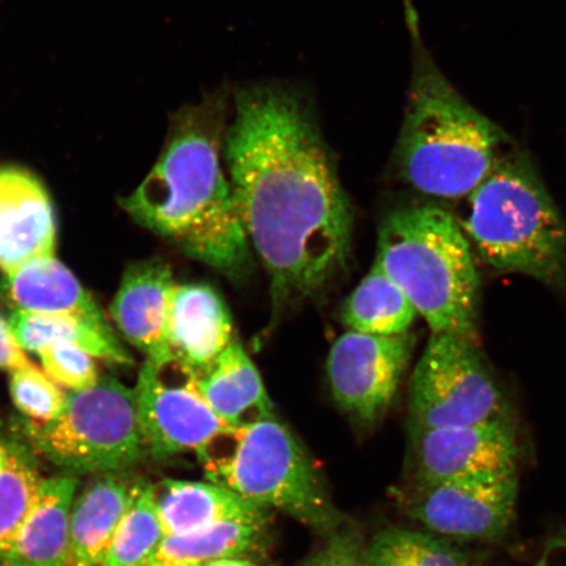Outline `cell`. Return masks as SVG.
<instances>
[{"instance_id": "obj_21", "label": "cell", "mask_w": 566, "mask_h": 566, "mask_svg": "<svg viewBox=\"0 0 566 566\" xmlns=\"http://www.w3.org/2000/svg\"><path fill=\"white\" fill-rule=\"evenodd\" d=\"M417 315L412 302L377 260L342 310V321L349 331L375 336L408 334Z\"/></svg>"}, {"instance_id": "obj_26", "label": "cell", "mask_w": 566, "mask_h": 566, "mask_svg": "<svg viewBox=\"0 0 566 566\" xmlns=\"http://www.w3.org/2000/svg\"><path fill=\"white\" fill-rule=\"evenodd\" d=\"M41 481L31 459L15 449L9 465L0 471V554L30 513Z\"/></svg>"}, {"instance_id": "obj_10", "label": "cell", "mask_w": 566, "mask_h": 566, "mask_svg": "<svg viewBox=\"0 0 566 566\" xmlns=\"http://www.w3.org/2000/svg\"><path fill=\"white\" fill-rule=\"evenodd\" d=\"M518 493V472L442 481L417 490L409 515L449 541L497 542L513 525Z\"/></svg>"}, {"instance_id": "obj_16", "label": "cell", "mask_w": 566, "mask_h": 566, "mask_svg": "<svg viewBox=\"0 0 566 566\" xmlns=\"http://www.w3.org/2000/svg\"><path fill=\"white\" fill-rule=\"evenodd\" d=\"M145 486L124 472L90 481L71 509L67 566H102L119 523Z\"/></svg>"}, {"instance_id": "obj_17", "label": "cell", "mask_w": 566, "mask_h": 566, "mask_svg": "<svg viewBox=\"0 0 566 566\" xmlns=\"http://www.w3.org/2000/svg\"><path fill=\"white\" fill-rule=\"evenodd\" d=\"M74 475L42 478L38 497L0 554V562L15 566H67L70 520L76 497Z\"/></svg>"}, {"instance_id": "obj_3", "label": "cell", "mask_w": 566, "mask_h": 566, "mask_svg": "<svg viewBox=\"0 0 566 566\" xmlns=\"http://www.w3.org/2000/svg\"><path fill=\"white\" fill-rule=\"evenodd\" d=\"M412 71L395 165L402 180L446 200L469 197L514 142L467 102L424 46L419 15L406 2Z\"/></svg>"}, {"instance_id": "obj_8", "label": "cell", "mask_w": 566, "mask_h": 566, "mask_svg": "<svg viewBox=\"0 0 566 566\" xmlns=\"http://www.w3.org/2000/svg\"><path fill=\"white\" fill-rule=\"evenodd\" d=\"M410 430L460 428L509 417L479 345L431 334L409 384Z\"/></svg>"}, {"instance_id": "obj_12", "label": "cell", "mask_w": 566, "mask_h": 566, "mask_svg": "<svg viewBox=\"0 0 566 566\" xmlns=\"http://www.w3.org/2000/svg\"><path fill=\"white\" fill-rule=\"evenodd\" d=\"M410 444L417 490L518 472V436L509 417L469 427L410 430Z\"/></svg>"}, {"instance_id": "obj_32", "label": "cell", "mask_w": 566, "mask_h": 566, "mask_svg": "<svg viewBox=\"0 0 566 566\" xmlns=\"http://www.w3.org/2000/svg\"><path fill=\"white\" fill-rule=\"evenodd\" d=\"M205 566H272V565L259 564V563L250 560V558H245V557H231V558H223V560L212 562Z\"/></svg>"}, {"instance_id": "obj_14", "label": "cell", "mask_w": 566, "mask_h": 566, "mask_svg": "<svg viewBox=\"0 0 566 566\" xmlns=\"http://www.w3.org/2000/svg\"><path fill=\"white\" fill-rule=\"evenodd\" d=\"M175 286L172 269L165 261H142L127 269L112 302L118 331L146 357L171 354L168 316Z\"/></svg>"}, {"instance_id": "obj_22", "label": "cell", "mask_w": 566, "mask_h": 566, "mask_svg": "<svg viewBox=\"0 0 566 566\" xmlns=\"http://www.w3.org/2000/svg\"><path fill=\"white\" fill-rule=\"evenodd\" d=\"M21 348L35 353L42 346L65 342L80 346L95 358L132 365L133 358L119 344L108 323L66 315H39L13 311L9 321Z\"/></svg>"}, {"instance_id": "obj_20", "label": "cell", "mask_w": 566, "mask_h": 566, "mask_svg": "<svg viewBox=\"0 0 566 566\" xmlns=\"http://www.w3.org/2000/svg\"><path fill=\"white\" fill-rule=\"evenodd\" d=\"M6 295L15 311L66 315L106 323L97 303L55 256L30 261L6 275Z\"/></svg>"}, {"instance_id": "obj_23", "label": "cell", "mask_w": 566, "mask_h": 566, "mask_svg": "<svg viewBox=\"0 0 566 566\" xmlns=\"http://www.w3.org/2000/svg\"><path fill=\"white\" fill-rule=\"evenodd\" d=\"M266 523H224L193 533L166 535L144 566L205 565L243 557L256 548Z\"/></svg>"}, {"instance_id": "obj_11", "label": "cell", "mask_w": 566, "mask_h": 566, "mask_svg": "<svg viewBox=\"0 0 566 566\" xmlns=\"http://www.w3.org/2000/svg\"><path fill=\"white\" fill-rule=\"evenodd\" d=\"M412 335L375 336L349 331L329 352L331 391L358 420L377 422L391 407L413 352Z\"/></svg>"}, {"instance_id": "obj_25", "label": "cell", "mask_w": 566, "mask_h": 566, "mask_svg": "<svg viewBox=\"0 0 566 566\" xmlns=\"http://www.w3.org/2000/svg\"><path fill=\"white\" fill-rule=\"evenodd\" d=\"M165 536L154 485H146L119 523L102 566H144Z\"/></svg>"}, {"instance_id": "obj_1", "label": "cell", "mask_w": 566, "mask_h": 566, "mask_svg": "<svg viewBox=\"0 0 566 566\" xmlns=\"http://www.w3.org/2000/svg\"><path fill=\"white\" fill-rule=\"evenodd\" d=\"M223 158L275 307L307 298L348 261L353 212L313 103L293 84L232 94Z\"/></svg>"}, {"instance_id": "obj_24", "label": "cell", "mask_w": 566, "mask_h": 566, "mask_svg": "<svg viewBox=\"0 0 566 566\" xmlns=\"http://www.w3.org/2000/svg\"><path fill=\"white\" fill-rule=\"evenodd\" d=\"M363 566H473L446 537L406 528L381 531L360 554Z\"/></svg>"}, {"instance_id": "obj_4", "label": "cell", "mask_w": 566, "mask_h": 566, "mask_svg": "<svg viewBox=\"0 0 566 566\" xmlns=\"http://www.w3.org/2000/svg\"><path fill=\"white\" fill-rule=\"evenodd\" d=\"M467 200L459 224L488 265L566 294V222L527 153L514 146Z\"/></svg>"}, {"instance_id": "obj_30", "label": "cell", "mask_w": 566, "mask_h": 566, "mask_svg": "<svg viewBox=\"0 0 566 566\" xmlns=\"http://www.w3.org/2000/svg\"><path fill=\"white\" fill-rule=\"evenodd\" d=\"M39 369L12 334L9 322L0 315V370L10 373Z\"/></svg>"}, {"instance_id": "obj_5", "label": "cell", "mask_w": 566, "mask_h": 566, "mask_svg": "<svg viewBox=\"0 0 566 566\" xmlns=\"http://www.w3.org/2000/svg\"><path fill=\"white\" fill-rule=\"evenodd\" d=\"M377 261L431 334L478 343L481 282L470 240L449 211L430 205L392 211L379 229Z\"/></svg>"}, {"instance_id": "obj_35", "label": "cell", "mask_w": 566, "mask_h": 566, "mask_svg": "<svg viewBox=\"0 0 566 566\" xmlns=\"http://www.w3.org/2000/svg\"><path fill=\"white\" fill-rule=\"evenodd\" d=\"M207 565V564H205ZM205 565H179V566H205Z\"/></svg>"}, {"instance_id": "obj_7", "label": "cell", "mask_w": 566, "mask_h": 566, "mask_svg": "<svg viewBox=\"0 0 566 566\" xmlns=\"http://www.w3.org/2000/svg\"><path fill=\"white\" fill-rule=\"evenodd\" d=\"M28 430L35 450L74 476L126 472L147 452L136 391L111 377L67 392L54 421L30 422Z\"/></svg>"}, {"instance_id": "obj_13", "label": "cell", "mask_w": 566, "mask_h": 566, "mask_svg": "<svg viewBox=\"0 0 566 566\" xmlns=\"http://www.w3.org/2000/svg\"><path fill=\"white\" fill-rule=\"evenodd\" d=\"M55 217L46 189L24 169L0 168V271L54 256Z\"/></svg>"}, {"instance_id": "obj_34", "label": "cell", "mask_w": 566, "mask_h": 566, "mask_svg": "<svg viewBox=\"0 0 566 566\" xmlns=\"http://www.w3.org/2000/svg\"><path fill=\"white\" fill-rule=\"evenodd\" d=\"M0 566H15V565H11V564H7V563L0 562Z\"/></svg>"}, {"instance_id": "obj_9", "label": "cell", "mask_w": 566, "mask_h": 566, "mask_svg": "<svg viewBox=\"0 0 566 566\" xmlns=\"http://www.w3.org/2000/svg\"><path fill=\"white\" fill-rule=\"evenodd\" d=\"M134 391L146 449L155 457L197 452L230 428L198 391L196 370L172 353L147 357Z\"/></svg>"}, {"instance_id": "obj_29", "label": "cell", "mask_w": 566, "mask_h": 566, "mask_svg": "<svg viewBox=\"0 0 566 566\" xmlns=\"http://www.w3.org/2000/svg\"><path fill=\"white\" fill-rule=\"evenodd\" d=\"M357 543L349 536H335L310 558L306 566H363Z\"/></svg>"}, {"instance_id": "obj_18", "label": "cell", "mask_w": 566, "mask_h": 566, "mask_svg": "<svg viewBox=\"0 0 566 566\" xmlns=\"http://www.w3.org/2000/svg\"><path fill=\"white\" fill-rule=\"evenodd\" d=\"M155 502L165 535L193 531L233 522L266 523L268 511L216 483L172 480L154 485Z\"/></svg>"}, {"instance_id": "obj_28", "label": "cell", "mask_w": 566, "mask_h": 566, "mask_svg": "<svg viewBox=\"0 0 566 566\" xmlns=\"http://www.w3.org/2000/svg\"><path fill=\"white\" fill-rule=\"evenodd\" d=\"M42 370L67 392L83 391L101 379L94 356L74 344L54 342L35 352Z\"/></svg>"}, {"instance_id": "obj_19", "label": "cell", "mask_w": 566, "mask_h": 566, "mask_svg": "<svg viewBox=\"0 0 566 566\" xmlns=\"http://www.w3.org/2000/svg\"><path fill=\"white\" fill-rule=\"evenodd\" d=\"M196 379L203 400L230 428L274 417L263 379L237 339L207 369L196 371Z\"/></svg>"}, {"instance_id": "obj_31", "label": "cell", "mask_w": 566, "mask_h": 566, "mask_svg": "<svg viewBox=\"0 0 566 566\" xmlns=\"http://www.w3.org/2000/svg\"><path fill=\"white\" fill-rule=\"evenodd\" d=\"M534 566H566V541L549 547Z\"/></svg>"}, {"instance_id": "obj_33", "label": "cell", "mask_w": 566, "mask_h": 566, "mask_svg": "<svg viewBox=\"0 0 566 566\" xmlns=\"http://www.w3.org/2000/svg\"><path fill=\"white\" fill-rule=\"evenodd\" d=\"M13 451H15V449L0 441V471H3L6 467L9 465Z\"/></svg>"}, {"instance_id": "obj_15", "label": "cell", "mask_w": 566, "mask_h": 566, "mask_svg": "<svg viewBox=\"0 0 566 566\" xmlns=\"http://www.w3.org/2000/svg\"><path fill=\"white\" fill-rule=\"evenodd\" d=\"M233 342L228 304L205 283H176L168 316V345L196 371L207 369Z\"/></svg>"}, {"instance_id": "obj_2", "label": "cell", "mask_w": 566, "mask_h": 566, "mask_svg": "<svg viewBox=\"0 0 566 566\" xmlns=\"http://www.w3.org/2000/svg\"><path fill=\"white\" fill-rule=\"evenodd\" d=\"M231 106L219 88L177 112L165 151L123 207L187 256L240 280L252 248L221 161Z\"/></svg>"}, {"instance_id": "obj_27", "label": "cell", "mask_w": 566, "mask_h": 566, "mask_svg": "<svg viewBox=\"0 0 566 566\" xmlns=\"http://www.w3.org/2000/svg\"><path fill=\"white\" fill-rule=\"evenodd\" d=\"M10 392L20 412L40 424L54 421L67 400V391L40 369L11 373Z\"/></svg>"}, {"instance_id": "obj_6", "label": "cell", "mask_w": 566, "mask_h": 566, "mask_svg": "<svg viewBox=\"0 0 566 566\" xmlns=\"http://www.w3.org/2000/svg\"><path fill=\"white\" fill-rule=\"evenodd\" d=\"M197 454L211 483L315 530L334 527L335 509L313 462L275 417L224 429Z\"/></svg>"}]
</instances>
